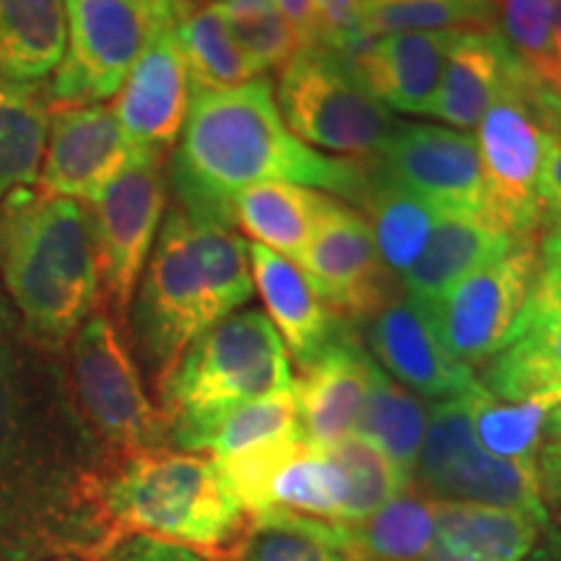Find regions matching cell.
I'll return each mask as SVG.
<instances>
[{"label": "cell", "instance_id": "6da1fadb", "mask_svg": "<svg viewBox=\"0 0 561 561\" xmlns=\"http://www.w3.org/2000/svg\"><path fill=\"white\" fill-rule=\"evenodd\" d=\"M26 341L0 286V561L53 553L102 561L117 541L96 502L100 471H73L62 455V430L47 409Z\"/></svg>", "mask_w": 561, "mask_h": 561}, {"label": "cell", "instance_id": "7a4b0ae2", "mask_svg": "<svg viewBox=\"0 0 561 561\" xmlns=\"http://www.w3.org/2000/svg\"><path fill=\"white\" fill-rule=\"evenodd\" d=\"M167 180L187 216L231 227V198L244 187L294 182L356 203L367 164L301 144L280 117L273 81L257 76L237 89L193 94Z\"/></svg>", "mask_w": 561, "mask_h": 561}, {"label": "cell", "instance_id": "3957f363", "mask_svg": "<svg viewBox=\"0 0 561 561\" xmlns=\"http://www.w3.org/2000/svg\"><path fill=\"white\" fill-rule=\"evenodd\" d=\"M252 284L248 242L227 224L201 221L172 206L130 305L138 359L157 392L187 346L248 305Z\"/></svg>", "mask_w": 561, "mask_h": 561}, {"label": "cell", "instance_id": "277c9868", "mask_svg": "<svg viewBox=\"0 0 561 561\" xmlns=\"http://www.w3.org/2000/svg\"><path fill=\"white\" fill-rule=\"evenodd\" d=\"M0 286L37 346H68L102 299L87 203L42 191L0 203Z\"/></svg>", "mask_w": 561, "mask_h": 561}, {"label": "cell", "instance_id": "5b68a950", "mask_svg": "<svg viewBox=\"0 0 561 561\" xmlns=\"http://www.w3.org/2000/svg\"><path fill=\"white\" fill-rule=\"evenodd\" d=\"M96 502L117 543L144 536L210 561L240 559L250 528L216 462L174 447L115 455L96 473Z\"/></svg>", "mask_w": 561, "mask_h": 561}, {"label": "cell", "instance_id": "8992f818", "mask_svg": "<svg viewBox=\"0 0 561 561\" xmlns=\"http://www.w3.org/2000/svg\"><path fill=\"white\" fill-rule=\"evenodd\" d=\"M561 130L557 94L515 60L507 81L476 125L483 216L523 240H541V172L546 153Z\"/></svg>", "mask_w": 561, "mask_h": 561}, {"label": "cell", "instance_id": "52a82bcc", "mask_svg": "<svg viewBox=\"0 0 561 561\" xmlns=\"http://www.w3.org/2000/svg\"><path fill=\"white\" fill-rule=\"evenodd\" d=\"M289 351L263 310H237L187 346L159 390L170 430L289 390Z\"/></svg>", "mask_w": 561, "mask_h": 561}, {"label": "cell", "instance_id": "ba28073f", "mask_svg": "<svg viewBox=\"0 0 561 561\" xmlns=\"http://www.w3.org/2000/svg\"><path fill=\"white\" fill-rule=\"evenodd\" d=\"M276 104L301 144L371 164L388 144L396 117L322 45L301 47L278 70Z\"/></svg>", "mask_w": 561, "mask_h": 561}, {"label": "cell", "instance_id": "9c48e42d", "mask_svg": "<svg viewBox=\"0 0 561 561\" xmlns=\"http://www.w3.org/2000/svg\"><path fill=\"white\" fill-rule=\"evenodd\" d=\"M68 39L47 96L62 107L112 100L178 16V0H66Z\"/></svg>", "mask_w": 561, "mask_h": 561}, {"label": "cell", "instance_id": "30bf717a", "mask_svg": "<svg viewBox=\"0 0 561 561\" xmlns=\"http://www.w3.org/2000/svg\"><path fill=\"white\" fill-rule=\"evenodd\" d=\"M413 486L439 502H468L515 510L546 525L541 479L536 460H510L489 453L476 439L466 398L439 401L430 409Z\"/></svg>", "mask_w": 561, "mask_h": 561}, {"label": "cell", "instance_id": "8fae6325", "mask_svg": "<svg viewBox=\"0 0 561 561\" xmlns=\"http://www.w3.org/2000/svg\"><path fill=\"white\" fill-rule=\"evenodd\" d=\"M70 382L83 424L115 455L170 447L164 413L110 312L94 310L70 339Z\"/></svg>", "mask_w": 561, "mask_h": 561}, {"label": "cell", "instance_id": "7c38bea8", "mask_svg": "<svg viewBox=\"0 0 561 561\" xmlns=\"http://www.w3.org/2000/svg\"><path fill=\"white\" fill-rule=\"evenodd\" d=\"M167 198L170 180L164 153L133 151L123 172L87 203L94 227L100 297L115 318H128L138 280L164 221Z\"/></svg>", "mask_w": 561, "mask_h": 561}, {"label": "cell", "instance_id": "4fadbf2b", "mask_svg": "<svg viewBox=\"0 0 561 561\" xmlns=\"http://www.w3.org/2000/svg\"><path fill=\"white\" fill-rule=\"evenodd\" d=\"M224 489L248 517L268 510L341 523L346 507V476L331 453L289 434L214 460Z\"/></svg>", "mask_w": 561, "mask_h": 561}, {"label": "cell", "instance_id": "5bb4252c", "mask_svg": "<svg viewBox=\"0 0 561 561\" xmlns=\"http://www.w3.org/2000/svg\"><path fill=\"white\" fill-rule=\"evenodd\" d=\"M538 240H525L424 307L434 333L466 367L494 359L538 273Z\"/></svg>", "mask_w": 561, "mask_h": 561}, {"label": "cell", "instance_id": "9a60e30c", "mask_svg": "<svg viewBox=\"0 0 561 561\" xmlns=\"http://www.w3.org/2000/svg\"><path fill=\"white\" fill-rule=\"evenodd\" d=\"M297 265L322 301L354 325L403 294L401 280L377 255L367 219L333 195L322 208Z\"/></svg>", "mask_w": 561, "mask_h": 561}, {"label": "cell", "instance_id": "2e32d148", "mask_svg": "<svg viewBox=\"0 0 561 561\" xmlns=\"http://www.w3.org/2000/svg\"><path fill=\"white\" fill-rule=\"evenodd\" d=\"M371 164L442 214H483L481 159L471 133L398 121Z\"/></svg>", "mask_w": 561, "mask_h": 561}, {"label": "cell", "instance_id": "e0dca14e", "mask_svg": "<svg viewBox=\"0 0 561 561\" xmlns=\"http://www.w3.org/2000/svg\"><path fill=\"white\" fill-rule=\"evenodd\" d=\"M364 346L380 367L403 388L434 401L466 396L479 382L476 371L442 346L424 307L398 294L380 310L356 322Z\"/></svg>", "mask_w": 561, "mask_h": 561}, {"label": "cell", "instance_id": "ac0fdd59", "mask_svg": "<svg viewBox=\"0 0 561 561\" xmlns=\"http://www.w3.org/2000/svg\"><path fill=\"white\" fill-rule=\"evenodd\" d=\"M133 157L112 104H73L50 117L39 191L91 203Z\"/></svg>", "mask_w": 561, "mask_h": 561}, {"label": "cell", "instance_id": "d6986e66", "mask_svg": "<svg viewBox=\"0 0 561 561\" xmlns=\"http://www.w3.org/2000/svg\"><path fill=\"white\" fill-rule=\"evenodd\" d=\"M455 39V32L362 34L335 55L385 110L430 117Z\"/></svg>", "mask_w": 561, "mask_h": 561}, {"label": "cell", "instance_id": "ffe728a7", "mask_svg": "<svg viewBox=\"0 0 561 561\" xmlns=\"http://www.w3.org/2000/svg\"><path fill=\"white\" fill-rule=\"evenodd\" d=\"M375 359L364 346L359 328L346 322L310 362L299 364L291 382L301 439L333 450L354 434Z\"/></svg>", "mask_w": 561, "mask_h": 561}, {"label": "cell", "instance_id": "44dd1931", "mask_svg": "<svg viewBox=\"0 0 561 561\" xmlns=\"http://www.w3.org/2000/svg\"><path fill=\"white\" fill-rule=\"evenodd\" d=\"M193 89L174 21L157 34L115 94L112 110L133 151L170 153L185 128Z\"/></svg>", "mask_w": 561, "mask_h": 561}, {"label": "cell", "instance_id": "7402d4cb", "mask_svg": "<svg viewBox=\"0 0 561 561\" xmlns=\"http://www.w3.org/2000/svg\"><path fill=\"white\" fill-rule=\"evenodd\" d=\"M481 385L502 401L561 390V284L541 265L507 341L486 362Z\"/></svg>", "mask_w": 561, "mask_h": 561}, {"label": "cell", "instance_id": "603a6c76", "mask_svg": "<svg viewBox=\"0 0 561 561\" xmlns=\"http://www.w3.org/2000/svg\"><path fill=\"white\" fill-rule=\"evenodd\" d=\"M523 237L512 234L483 214H445L430 242L401 278L403 294L426 307L496 257L507 255Z\"/></svg>", "mask_w": 561, "mask_h": 561}, {"label": "cell", "instance_id": "cb8c5ba5", "mask_svg": "<svg viewBox=\"0 0 561 561\" xmlns=\"http://www.w3.org/2000/svg\"><path fill=\"white\" fill-rule=\"evenodd\" d=\"M252 284L261 294L265 314L297 364L310 362L346 325L341 314L322 301L305 273L289 257L250 242Z\"/></svg>", "mask_w": 561, "mask_h": 561}, {"label": "cell", "instance_id": "d4e9b609", "mask_svg": "<svg viewBox=\"0 0 561 561\" xmlns=\"http://www.w3.org/2000/svg\"><path fill=\"white\" fill-rule=\"evenodd\" d=\"M543 525L515 510L439 502L437 533L426 561H523Z\"/></svg>", "mask_w": 561, "mask_h": 561}, {"label": "cell", "instance_id": "484cf974", "mask_svg": "<svg viewBox=\"0 0 561 561\" xmlns=\"http://www.w3.org/2000/svg\"><path fill=\"white\" fill-rule=\"evenodd\" d=\"M512 66L515 58L500 30L458 34L430 117H437L455 130L476 128L507 81Z\"/></svg>", "mask_w": 561, "mask_h": 561}, {"label": "cell", "instance_id": "4316f807", "mask_svg": "<svg viewBox=\"0 0 561 561\" xmlns=\"http://www.w3.org/2000/svg\"><path fill=\"white\" fill-rule=\"evenodd\" d=\"M328 198L294 182H257L231 198V227L237 224L255 244L297 263Z\"/></svg>", "mask_w": 561, "mask_h": 561}, {"label": "cell", "instance_id": "83f0119b", "mask_svg": "<svg viewBox=\"0 0 561 561\" xmlns=\"http://www.w3.org/2000/svg\"><path fill=\"white\" fill-rule=\"evenodd\" d=\"M356 203L364 208L362 216L369 224L382 265L401 280L445 214L392 182L375 164H367V185Z\"/></svg>", "mask_w": 561, "mask_h": 561}, {"label": "cell", "instance_id": "f1b7e54d", "mask_svg": "<svg viewBox=\"0 0 561 561\" xmlns=\"http://www.w3.org/2000/svg\"><path fill=\"white\" fill-rule=\"evenodd\" d=\"M289 434H299L291 388L257 398V401L231 405L214 416L172 426L170 447L221 460L261 442L289 437Z\"/></svg>", "mask_w": 561, "mask_h": 561}, {"label": "cell", "instance_id": "f546056e", "mask_svg": "<svg viewBox=\"0 0 561 561\" xmlns=\"http://www.w3.org/2000/svg\"><path fill=\"white\" fill-rule=\"evenodd\" d=\"M174 34L193 94L237 89L261 76L231 34L216 0H178Z\"/></svg>", "mask_w": 561, "mask_h": 561}, {"label": "cell", "instance_id": "4dcf8cb0", "mask_svg": "<svg viewBox=\"0 0 561 561\" xmlns=\"http://www.w3.org/2000/svg\"><path fill=\"white\" fill-rule=\"evenodd\" d=\"M66 0H0V76L42 83L66 50Z\"/></svg>", "mask_w": 561, "mask_h": 561}, {"label": "cell", "instance_id": "1f68e13d", "mask_svg": "<svg viewBox=\"0 0 561 561\" xmlns=\"http://www.w3.org/2000/svg\"><path fill=\"white\" fill-rule=\"evenodd\" d=\"M50 117L42 83L0 76V203L39 182Z\"/></svg>", "mask_w": 561, "mask_h": 561}, {"label": "cell", "instance_id": "d6a6232c", "mask_svg": "<svg viewBox=\"0 0 561 561\" xmlns=\"http://www.w3.org/2000/svg\"><path fill=\"white\" fill-rule=\"evenodd\" d=\"M426 424H430V405L421 401L416 392L392 380L375 362L354 434L380 447L396 462L398 471L413 481L421 445L426 437Z\"/></svg>", "mask_w": 561, "mask_h": 561}, {"label": "cell", "instance_id": "836d02e7", "mask_svg": "<svg viewBox=\"0 0 561 561\" xmlns=\"http://www.w3.org/2000/svg\"><path fill=\"white\" fill-rule=\"evenodd\" d=\"M439 500L411 486L367 520L348 525V557L367 561H426L437 533Z\"/></svg>", "mask_w": 561, "mask_h": 561}, {"label": "cell", "instance_id": "e575fe53", "mask_svg": "<svg viewBox=\"0 0 561 561\" xmlns=\"http://www.w3.org/2000/svg\"><path fill=\"white\" fill-rule=\"evenodd\" d=\"M462 398L471 413L476 439L489 453L510 460H536L546 445L549 413L561 403V390L523 401H502L479 380Z\"/></svg>", "mask_w": 561, "mask_h": 561}, {"label": "cell", "instance_id": "d590c367", "mask_svg": "<svg viewBox=\"0 0 561 561\" xmlns=\"http://www.w3.org/2000/svg\"><path fill=\"white\" fill-rule=\"evenodd\" d=\"M237 561H354L348 525L289 510L250 517L248 538Z\"/></svg>", "mask_w": 561, "mask_h": 561}, {"label": "cell", "instance_id": "8d00e7d4", "mask_svg": "<svg viewBox=\"0 0 561 561\" xmlns=\"http://www.w3.org/2000/svg\"><path fill=\"white\" fill-rule=\"evenodd\" d=\"M500 30V0H362L364 37L413 32L479 34Z\"/></svg>", "mask_w": 561, "mask_h": 561}, {"label": "cell", "instance_id": "74e56055", "mask_svg": "<svg viewBox=\"0 0 561 561\" xmlns=\"http://www.w3.org/2000/svg\"><path fill=\"white\" fill-rule=\"evenodd\" d=\"M331 458L346 476V507H343L341 523L356 525L375 515L390 500L413 486L411 479L398 471L396 462L385 455L380 447L371 445L369 439L351 434L333 447Z\"/></svg>", "mask_w": 561, "mask_h": 561}, {"label": "cell", "instance_id": "f35d334b", "mask_svg": "<svg viewBox=\"0 0 561 561\" xmlns=\"http://www.w3.org/2000/svg\"><path fill=\"white\" fill-rule=\"evenodd\" d=\"M231 34L257 73L280 70L301 50V42L276 9V0H216Z\"/></svg>", "mask_w": 561, "mask_h": 561}, {"label": "cell", "instance_id": "ab89813d", "mask_svg": "<svg viewBox=\"0 0 561 561\" xmlns=\"http://www.w3.org/2000/svg\"><path fill=\"white\" fill-rule=\"evenodd\" d=\"M500 34L512 58L557 94L553 0H500Z\"/></svg>", "mask_w": 561, "mask_h": 561}, {"label": "cell", "instance_id": "60d3db41", "mask_svg": "<svg viewBox=\"0 0 561 561\" xmlns=\"http://www.w3.org/2000/svg\"><path fill=\"white\" fill-rule=\"evenodd\" d=\"M359 3L362 0H314L312 3V32L314 45L328 50H341L348 42L362 37L359 32Z\"/></svg>", "mask_w": 561, "mask_h": 561}, {"label": "cell", "instance_id": "b9f144b4", "mask_svg": "<svg viewBox=\"0 0 561 561\" xmlns=\"http://www.w3.org/2000/svg\"><path fill=\"white\" fill-rule=\"evenodd\" d=\"M102 561H210V559L201 557V553H195L191 549H182V546L161 543L144 536H133V538H125L123 543H117Z\"/></svg>", "mask_w": 561, "mask_h": 561}, {"label": "cell", "instance_id": "7bdbcfd3", "mask_svg": "<svg viewBox=\"0 0 561 561\" xmlns=\"http://www.w3.org/2000/svg\"><path fill=\"white\" fill-rule=\"evenodd\" d=\"M538 195H541L543 227L561 224V130L553 136L549 153H546Z\"/></svg>", "mask_w": 561, "mask_h": 561}, {"label": "cell", "instance_id": "ee69618b", "mask_svg": "<svg viewBox=\"0 0 561 561\" xmlns=\"http://www.w3.org/2000/svg\"><path fill=\"white\" fill-rule=\"evenodd\" d=\"M538 479H541L543 500L561 504V442H546L538 453Z\"/></svg>", "mask_w": 561, "mask_h": 561}, {"label": "cell", "instance_id": "f6af8a7d", "mask_svg": "<svg viewBox=\"0 0 561 561\" xmlns=\"http://www.w3.org/2000/svg\"><path fill=\"white\" fill-rule=\"evenodd\" d=\"M312 3H314V0H276L278 13L286 19V24L291 26L294 34H297L301 47H312L314 45Z\"/></svg>", "mask_w": 561, "mask_h": 561}, {"label": "cell", "instance_id": "bcb514c9", "mask_svg": "<svg viewBox=\"0 0 561 561\" xmlns=\"http://www.w3.org/2000/svg\"><path fill=\"white\" fill-rule=\"evenodd\" d=\"M538 261H541V268L549 271L561 284V224H551L549 229H543L541 240H538Z\"/></svg>", "mask_w": 561, "mask_h": 561}, {"label": "cell", "instance_id": "7dc6e473", "mask_svg": "<svg viewBox=\"0 0 561 561\" xmlns=\"http://www.w3.org/2000/svg\"><path fill=\"white\" fill-rule=\"evenodd\" d=\"M553 60H557L559 89H561V0H553Z\"/></svg>", "mask_w": 561, "mask_h": 561}, {"label": "cell", "instance_id": "c3c4849f", "mask_svg": "<svg viewBox=\"0 0 561 561\" xmlns=\"http://www.w3.org/2000/svg\"><path fill=\"white\" fill-rule=\"evenodd\" d=\"M546 442H561V403L553 405L546 421Z\"/></svg>", "mask_w": 561, "mask_h": 561}, {"label": "cell", "instance_id": "681fc988", "mask_svg": "<svg viewBox=\"0 0 561 561\" xmlns=\"http://www.w3.org/2000/svg\"><path fill=\"white\" fill-rule=\"evenodd\" d=\"M32 561H94V559L81 557V553H53V557H39Z\"/></svg>", "mask_w": 561, "mask_h": 561}, {"label": "cell", "instance_id": "f907efd6", "mask_svg": "<svg viewBox=\"0 0 561 561\" xmlns=\"http://www.w3.org/2000/svg\"><path fill=\"white\" fill-rule=\"evenodd\" d=\"M523 561H553V557L546 549H541V551H533V553H528V557H525Z\"/></svg>", "mask_w": 561, "mask_h": 561}, {"label": "cell", "instance_id": "816d5d0a", "mask_svg": "<svg viewBox=\"0 0 561 561\" xmlns=\"http://www.w3.org/2000/svg\"><path fill=\"white\" fill-rule=\"evenodd\" d=\"M557 102H559V112H561V89L557 91Z\"/></svg>", "mask_w": 561, "mask_h": 561}, {"label": "cell", "instance_id": "f5cc1de1", "mask_svg": "<svg viewBox=\"0 0 561 561\" xmlns=\"http://www.w3.org/2000/svg\"><path fill=\"white\" fill-rule=\"evenodd\" d=\"M557 517H559V528H561V504H559V515Z\"/></svg>", "mask_w": 561, "mask_h": 561}, {"label": "cell", "instance_id": "db71d44e", "mask_svg": "<svg viewBox=\"0 0 561 561\" xmlns=\"http://www.w3.org/2000/svg\"><path fill=\"white\" fill-rule=\"evenodd\" d=\"M354 561H367V559H354Z\"/></svg>", "mask_w": 561, "mask_h": 561}]
</instances>
